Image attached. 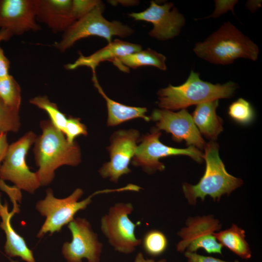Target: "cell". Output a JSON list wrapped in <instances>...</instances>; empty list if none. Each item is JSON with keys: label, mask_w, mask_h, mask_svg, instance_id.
<instances>
[{"label": "cell", "mask_w": 262, "mask_h": 262, "mask_svg": "<svg viewBox=\"0 0 262 262\" xmlns=\"http://www.w3.org/2000/svg\"><path fill=\"white\" fill-rule=\"evenodd\" d=\"M141 244L147 253L152 256H157L165 251L168 240L163 232L152 229L146 233L141 239Z\"/></svg>", "instance_id": "d4e9b609"}, {"label": "cell", "mask_w": 262, "mask_h": 262, "mask_svg": "<svg viewBox=\"0 0 262 262\" xmlns=\"http://www.w3.org/2000/svg\"><path fill=\"white\" fill-rule=\"evenodd\" d=\"M262 0H248L246 6L252 12H254L261 7Z\"/></svg>", "instance_id": "e575fe53"}, {"label": "cell", "mask_w": 262, "mask_h": 262, "mask_svg": "<svg viewBox=\"0 0 262 262\" xmlns=\"http://www.w3.org/2000/svg\"><path fill=\"white\" fill-rule=\"evenodd\" d=\"M123 188L104 189L93 193L84 200L79 201L83 192L81 188H77L68 196L64 198H56L53 191L48 188L46 197L38 201L36 210L46 219L39 231L37 237H43L49 232L50 235L55 232H60L62 228L67 225L74 218L76 213L80 210L86 208L92 202V198L99 194L114 192H122Z\"/></svg>", "instance_id": "5b68a950"}, {"label": "cell", "mask_w": 262, "mask_h": 262, "mask_svg": "<svg viewBox=\"0 0 262 262\" xmlns=\"http://www.w3.org/2000/svg\"><path fill=\"white\" fill-rule=\"evenodd\" d=\"M139 136V131L134 129L120 130L113 134L107 147L110 160L98 170L102 178L116 183L122 176L131 172L129 165L135 155Z\"/></svg>", "instance_id": "8fae6325"}, {"label": "cell", "mask_w": 262, "mask_h": 262, "mask_svg": "<svg viewBox=\"0 0 262 262\" xmlns=\"http://www.w3.org/2000/svg\"><path fill=\"white\" fill-rule=\"evenodd\" d=\"M10 65L9 60L5 56L2 49L0 47V78L9 75Z\"/></svg>", "instance_id": "1f68e13d"}, {"label": "cell", "mask_w": 262, "mask_h": 262, "mask_svg": "<svg viewBox=\"0 0 262 262\" xmlns=\"http://www.w3.org/2000/svg\"><path fill=\"white\" fill-rule=\"evenodd\" d=\"M221 226L219 221L211 215L188 217L185 226L178 232L180 240L176 245L177 251L196 252L202 248L209 254H222L223 246L214 235Z\"/></svg>", "instance_id": "30bf717a"}, {"label": "cell", "mask_w": 262, "mask_h": 262, "mask_svg": "<svg viewBox=\"0 0 262 262\" xmlns=\"http://www.w3.org/2000/svg\"><path fill=\"white\" fill-rule=\"evenodd\" d=\"M63 133L67 141L73 143L78 136L87 135V131L86 127L79 118L70 117L67 119Z\"/></svg>", "instance_id": "83f0119b"}, {"label": "cell", "mask_w": 262, "mask_h": 262, "mask_svg": "<svg viewBox=\"0 0 262 262\" xmlns=\"http://www.w3.org/2000/svg\"><path fill=\"white\" fill-rule=\"evenodd\" d=\"M161 132L156 128L150 133L145 135L141 139V143L136 149L132 159L134 166H140L148 174L165 169L161 158L173 155H186L190 157L197 163L203 161V153L194 146L185 148H178L166 146L160 141Z\"/></svg>", "instance_id": "9c48e42d"}, {"label": "cell", "mask_w": 262, "mask_h": 262, "mask_svg": "<svg viewBox=\"0 0 262 262\" xmlns=\"http://www.w3.org/2000/svg\"><path fill=\"white\" fill-rule=\"evenodd\" d=\"M193 50L204 60L224 65L240 58L255 61L259 53L257 45L229 21L204 41L196 44Z\"/></svg>", "instance_id": "7a4b0ae2"}, {"label": "cell", "mask_w": 262, "mask_h": 262, "mask_svg": "<svg viewBox=\"0 0 262 262\" xmlns=\"http://www.w3.org/2000/svg\"><path fill=\"white\" fill-rule=\"evenodd\" d=\"M14 203L12 211L8 210V204L6 201L2 204L0 198V228L4 230L6 235V242L4 250L10 257H19L26 262H35L33 251L28 247L24 238L14 229L11 224L13 216L19 212L16 198H11Z\"/></svg>", "instance_id": "ac0fdd59"}, {"label": "cell", "mask_w": 262, "mask_h": 262, "mask_svg": "<svg viewBox=\"0 0 262 262\" xmlns=\"http://www.w3.org/2000/svg\"><path fill=\"white\" fill-rule=\"evenodd\" d=\"M166 59L164 55L148 48L118 58L113 64L124 72H129L130 68L136 69L142 66H152L165 70Z\"/></svg>", "instance_id": "44dd1931"}, {"label": "cell", "mask_w": 262, "mask_h": 262, "mask_svg": "<svg viewBox=\"0 0 262 262\" xmlns=\"http://www.w3.org/2000/svg\"><path fill=\"white\" fill-rule=\"evenodd\" d=\"M203 153L206 168L199 182L195 185L183 183L182 192L188 203L195 206L197 198L204 201L210 196L219 201L224 195H229L242 186L243 180L229 174L219 155V145L214 141L206 143Z\"/></svg>", "instance_id": "3957f363"}, {"label": "cell", "mask_w": 262, "mask_h": 262, "mask_svg": "<svg viewBox=\"0 0 262 262\" xmlns=\"http://www.w3.org/2000/svg\"><path fill=\"white\" fill-rule=\"evenodd\" d=\"M150 119L156 123V128L172 134L176 142L184 141L187 146L204 149L206 143L195 125L192 115L186 109L174 112L157 109L152 113Z\"/></svg>", "instance_id": "5bb4252c"}, {"label": "cell", "mask_w": 262, "mask_h": 262, "mask_svg": "<svg viewBox=\"0 0 262 262\" xmlns=\"http://www.w3.org/2000/svg\"><path fill=\"white\" fill-rule=\"evenodd\" d=\"M101 2L97 0H72V10L76 20L89 13Z\"/></svg>", "instance_id": "f1b7e54d"}, {"label": "cell", "mask_w": 262, "mask_h": 262, "mask_svg": "<svg viewBox=\"0 0 262 262\" xmlns=\"http://www.w3.org/2000/svg\"><path fill=\"white\" fill-rule=\"evenodd\" d=\"M36 20L53 32L66 31L76 21L71 0H33Z\"/></svg>", "instance_id": "2e32d148"}, {"label": "cell", "mask_w": 262, "mask_h": 262, "mask_svg": "<svg viewBox=\"0 0 262 262\" xmlns=\"http://www.w3.org/2000/svg\"><path fill=\"white\" fill-rule=\"evenodd\" d=\"M0 99L8 108L19 112L21 102V88L10 75L0 78Z\"/></svg>", "instance_id": "603a6c76"}, {"label": "cell", "mask_w": 262, "mask_h": 262, "mask_svg": "<svg viewBox=\"0 0 262 262\" xmlns=\"http://www.w3.org/2000/svg\"><path fill=\"white\" fill-rule=\"evenodd\" d=\"M37 137L32 131L26 133L9 145L0 168V179L10 180L19 190L33 194L41 185L35 172H32L26 161V155Z\"/></svg>", "instance_id": "52a82bcc"}, {"label": "cell", "mask_w": 262, "mask_h": 262, "mask_svg": "<svg viewBox=\"0 0 262 262\" xmlns=\"http://www.w3.org/2000/svg\"><path fill=\"white\" fill-rule=\"evenodd\" d=\"M228 115L236 122L248 125L254 118L255 112L250 103L243 98L233 101L229 107Z\"/></svg>", "instance_id": "484cf974"}, {"label": "cell", "mask_w": 262, "mask_h": 262, "mask_svg": "<svg viewBox=\"0 0 262 262\" xmlns=\"http://www.w3.org/2000/svg\"><path fill=\"white\" fill-rule=\"evenodd\" d=\"M40 125L42 134L37 136L33 151L38 167L35 173L40 185L46 186L53 180L58 167L78 165L81 162V152L78 144L69 143L50 120H42Z\"/></svg>", "instance_id": "6da1fadb"}, {"label": "cell", "mask_w": 262, "mask_h": 262, "mask_svg": "<svg viewBox=\"0 0 262 262\" xmlns=\"http://www.w3.org/2000/svg\"><path fill=\"white\" fill-rule=\"evenodd\" d=\"M30 103L45 111L53 125L63 133L67 118L58 109L56 104L51 102L46 96H39L31 98Z\"/></svg>", "instance_id": "cb8c5ba5"}, {"label": "cell", "mask_w": 262, "mask_h": 262, "mask_svg": "<svg viewBox=\"0 0 262 262\" xmlns=\"http://www.w3.org/2000/svg\"><path fill=\"white\" fill-rule=\"evenodd\" d=\"M218 104V99L198 104L192 115L200 134L211 141L216 140L223 130V120L216 113Z\"/></svg>", "instance_id": "d6986e66"}, {"label": "cell", "mask_w": 262, "mask_h": 262, "mask_svg": "<svg viewBox=\"0 0 262 262\" xmlns=\"http://www.w3.org/2000/svg\"><path fill=\"white\" fill-rule=\"evenodd\" d=\"M166 260L162 259L159 261H156L153 259H145L143 254L141 252L138 253L134 259V262H166Z\"/></svg>", "instance_id": "836d02e7"}, {"label": "cell", "mask_w": 262, "mask_h": 262, "mask_svg": "<svg viewBox=\"0 0 262 262\" xmlns=\"http://www.w3.org/2000/svg\"><path fill=\"white\" fill-rule=\"evenodd\" d=\"M0 28L12 35L40 29L33 0H0Z\"/></svg>", "instance_id": "9a60e30c"}, {"label": "cell", "mask_w": 262, "mask_h": 262, "mask_svg": "<svg viewBox=\"0 0 262 262\" xmlns=\"http://www.w3.org/2000/svg\"><path fill=\"white\" fill-rule=\"evenodd\" d=\"M173 6L170 2L159 5L152 0L145 10L128 15L134 20L151 23L153 28L149 32V35L159 40L165 41L178 36L185 23L183 15Z\"/></svg>", "instance_id": "4fadbf2b"}, {"label": "cell", "mask_w": 262, "mask_h": 262, "mask_svg": "<svg viewBox=\"0 0 262 262\" xmlns=\"http://www.w3.org/2000/svg\"><path fill=\"white\" fill-rule=\"evenodd\" d=\"M184 256L188 262H240L237 260L227 262L211 256H206L197 254L196 252H184Z\"/></svg>", "instance_id": "4dcf8cb0"}, {"label": "cell", "mask_w": 262, "mask_h": 262, "mask_svg": "<svg viewBox=\"0 0 262 262\" xmlns=\"http://www.w3.org/2000/svg\"><path fill=\"white\" fill-rule=\"evenodd\" d=\"M12 36L8 32L0 30V42L2 40H7Z\"/></svg>", "instance_id": "d590c367"}, {"label": "cell", "mask_w": 262, "mask_h": 262, "mask_svg": "<svg viewBox=\"0 0 262 262\" xmlns=\"http://www.w3.org/2000/svg\"><path fill=\"white\" fill-rule=\"evenodd\" d=\"M215 1V10L212 14L205 17L207 18H216L221 15L227 13L230 10L233 14H234L233 9L235 5L238 2V0H216Z\"/></svg>", "instance_id": "f546056e"}, {"label": "cell", "mask_w": 262, "mask_h": 262, "mask_svg": "<svg viewBox=\"0 0 262 262\" xmlns=\"http://www.w3.org/2000/svg\"><path fill=\"white\" fill-rule=\"evenodd\" d=\"M104 5L102 2L86 15L74 22L64 32L62 39L53 46L63 52L77 41L91 36H97L106 40L108 43L112 37H126L133 33L132 29L122 22L107 20L102 15Z\"/></svg>", "instance_id": "8992f818"}, {"label": "cell", "mask_w": 262, "mask_h": 262, "mask_svg": "<svg viewBox=\"0 0 262 262\" xmlns=\"http://www.w3.org/2000/svg\"><path fill=\"white\" fill-rule=\"evenodd\" d=\"M9 259L10 260V261H11V262H17V261H13V260H12V259H10V258H9Z\"/></svg>", "instance_id": "8d00e7d4"}, {"label": "cell", "mask_w": 262, "mask_h": 262, "mask_svg": "<svg viewBox=\"0 0 262 262\" xmlns=\"http://www.w3.org/2000/svg\"><path fill=\"white\" fill-rule=\"evenodd\" d=\"M214 235L223 246H226L243 259L251 257V251L246 239L245 231L236 224L226 229L214 232Z\"/></svg>", "instance_id": "7402d4cb"}, {"label": "cell", "mask_w": 262, "mask_h": 262, "mask_svg": "<svg viewBox=\"0 0 262 262\" xmlns=\"http://www.w3.org/2000/svg\"><path fill=\"white\" fill-rule=\"evenodd\" d=\"M20 125L18 112L8 108L0 99V135L9 131L17 132Z\"/></svg>", "instance_id": "4316f807"}, {"label": "cell", "mask_w": 262, "mask_h": 262, "mask_svg": "<svg viewBox=\"0 0 262 262\" xmlns=\"http://www.w3.org/2000/svg\"><path fill=\"white\" fill-rule=\"evenodd\" d=\"M92 81L99 93L106 101L108 111L107 123L108 126L114 127L137 118H143L146 121L150 120V118L146 115L147 112L146 108L130 106L115 101L106 95L99 85L96 75L92 77Z\"/></svg>", "instance_id": "ffe728a7"}, {"label": "cell", "mask_w": 262, "mask_h": 262, "mask_svg": "<svg viewBox=\"0 0 262 262\" xmlns=\"http://www.w3.org/2000/svg\"><path fill=\"white\" fill-rule=\"evenodd\" d=\"M133 210L131 203H117L109 209L100 221V229L115 250L124 254L132 253L141 244L135 234L140 222L134 223L129 218Z\"/></svg>", "instance_id": "ba28073f"}, {"label": "cell", "mask_w": 262, "mask_h": 262, "mask_svg": "<svg viewBox=\"0 0 262 262\" xmlns=\"http://www.w3.org/2000/svg\"><path fill=\"white\" fill-rule=\"evenodd\" d=\"M8 146L7 133L1 134L0 135V168L1 163L4 160Z\"/></svg>", "instance_id": "d6a6232c"}, {"label": "cell", "mask_w": 262, "mask_h": 262, "mask_svg": "<svg viewBox=\"0 0 262 262\" xmlns=\"http://www.w3.org/2000/svg\"><path fill=\"white\" fill-rule=\"evenodd\" d=\"M67 227L72 240L70 242H65L62 247V253L67 262H82L83 258L88 262H99L103 245L89 222L77 217L70 222Z\"/></svg>", "instance_id": "7c38bea8"}, {"label": "cell", "mask_w": 262, "mask_h": 262, "mask_svg": "<svg viewBox=\"0 0 262 262\" xmlns=\"http://www.w3.org/2000/svg\"><path fill=\"white\" fill-rule=\"evenodd\" d=\"M237 84L231 81L213 84L200 79L198 73L191 70L187 80L179 86L171 84L160 89L158 105L160 109L177 110L193 105L232 97Z\"/></svg>", "instance_id": "277c9868"}, {"label": "cell", "mask_w": 262, "mask_h": 262, "mask_svg": "<svg viewBox=\"0 0 262 262\" xmlns=\"http://www.w3.org/2000/svg\"><path fill=\"white\" fill-rule=\"evenodd\" d=\"M142 49L139 44L116 39L90 55L84 56L79 52L78 59L73 63L66 65L65 67L68 70H73L80 66H87L91 69L93 76L96 75V68L100 63L105 61L113 63L118 58Z\"/></svg>", "instance_id": "e0dca14e"}]
</instances>
